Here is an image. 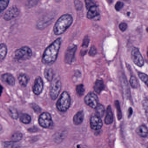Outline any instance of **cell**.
I'll return each instance as SVG.
<instances>
[{
	"instance_id": "37",
	"label": "cell",
	"mask_w": 148,
	"mask_h": 148,
	"mask_svg": "<svg viewBox=\"0 0 148 148\" xmlns=\"http://www.w3.org/2000/svg\"><path fill=\"white\" fill-rule=\"evenodd\" d=\"M75 6L77 10H79L82 8V3L79 1H75Z\"/></svg>"
},
{
	"instance_id": "36",
	"label": "cell",
	"mask_w": 148,
	"mask_h": 148,
	"mask_svg": "<svg viewBox=\"0 0 148 148\" xmlns=\"http://www.w3.org/2000/svg\"><path fill=\"white\" fill-rule=\"evenodd\" d=\"M89 42H90V39L89 38H88V37H86L84 39V41H83L82 47H87L88 45H89Z\"/></svg>"
},
{
	"instance_id": "8",
	"label": "cell",
	"mask_w": 148,
	"mask_h": 148,
	"mask_svg": "<svg viewBox=\"0 0 148 148\" xmlns=\"http://www.w3.org/2000/svg\"><path fill=\"white\" fill-rule=\"evenodd\" d=\"M85 103L90 107L95 109L99 104V99L97 95L93 92H90L85 97Z\"/></svg>"
},
{
	"instance_id": "14",
	"label": "cell",
	"mask_w": 148,
	"mask_h": 148,
	"mask_svg": "<svg viewBox=\"0 0 148 148\" xmlns=\"http://www.w3.org/2000/svg\"><path fill=\"white\" fill-rule=\"evenodd\" d=\"M99 14L97 7L96 5L88 9L87 14V18L90 19L95 18Z\"/></svg>"
},
{
	"instance_id": "11",
	"label": "cell",
	"mask_w": 148,
	"mask_h": 148,
	"mask_svg": "<svg viewBox=\"0 0 148 148\" xmlns=\"http://www.w3.org/2000/svg\"><path fill=\"white\" fill-rule=\"evenodd\" d=\"M90 127L92 130H98L102 128L103 126V122L101 118L96 115H93L91 117L90 119Z\"/></svg>"
},
{
	"instance_id": "12",
	"label": "cell",
	"mask_w": 148,
	"mask_h": 148,
	"mask_svg": "<svg viewBox=\"0 0 148 148\" xmlns=\"http://www.w3.org/2000/svg\"><path fill=\"white\" fill-rule=\"evenodd\" d=\"M77 50V46H73L69 47L66 50L65 55V62L67 64H71L72 63L74 59V55Z\"/></svg>"
},
{
	"instance_id": "23",
	"label": "cell",
	"mask_w": 148,
	"mask_h": 148,
	"mask_svg": "<svg viewBox=\"0 0 148 148\" xmlns=\"http://www.w3.org/2000/svg\"><path fill=\"white\" fill-rule=\"evenodd\" d=\"M20 120L24 124H28L31 122V116L28 114L23 113L20 116Z\"/></svg>"
},
{
	"instance_id": "41",
	"label": "cell",
	"mask_w": 148,
	"mask_h": 148,
	"mask_svg": "<svg viewBox=\"0 0 148 148\" xmlns=\"http://www.w3.org/2000/svg\"><path fill=\"white\" fill-rule=\"evenodd\" d=\"M0 14H1V13H0Z\"/></svg>"
},
{
	"instance_id": "2",
	"label": "cell",
	"mask_w": 148,
	"mask_h": 148,
	"mask_svg": "<svg viewBox=\"0 0 148 148\" xmlns=\"http://www.w3.org/2000/svg\"><path fill=\"white\" fill-rule=\"evenodd\" d=\"M73 22V18L70 14L61 16L57 21L53 27V32L56 35L63 34L69 28Z\"/></svg>"
},
{
	"instance_id": "9",
	"label": "cell",
	"mask_w": 148,
	"mask_h": 148,
	"mask_svg": "<svg viewBox=\"0 0 148 148\" xmlns=\"http://www.w3.org/2000/svg\"><path fill=\"white\" fill-rule=\"evenodd\" d=\"M19 14L18 8L16 6H12L6 12L4 16V19L5 20L9 21L18 17Z\"/></svg>"
},
{
	"instance_id": "13",
	"label": "cell",
	"mask_w": 148,
	"mask_h": 148,
	"mask_svg": "<svg viewBox=\"0 0 148 148\" xmlns=\"http://www.w3.org/2000/svg\"><path fill=\"white\" fill-rule=\"evenodd\" d=\"M2 80L8 84L13 86L15 84V79L12 74L9 73H5L1 76Z\"/></svg>"
},
{
	"instance_id": "5",
	"label": "cell",
	"mask_w": 148,
	"mask_h": 148,
	"mask_svg": "<svg viewBox=\"0 0 148 148\" xmlns=\"http://www.w3.org/2000/svg\"><path fill=\"white\" fill-rule=\"evenodd\" d=\"M50 88V95L53 100H55L58 97L61 89V82L59 78H55L52 80Z\"/></svg>"
},
{
	"instance_id": "35",
	"label": "cell",
	"mask_w": 148,
	"mask_h": 148,
	"mask_svg": "<svg viewBox=\"0 0 148 148\" xmlns=\"http://www.w3.org/2000/svg\"><path fill=\"white\" fill-rule=\"evenodd\" d=\"M97 49L96 47L94 46H92L91 47L90 51H89V55L91 56H95L97 53Z\"/></svg>"
},
{
	"instance_id": "30",
	"label": "cell",
	"mask_w": 148,
	"mask_h": 148,
	"mask_svg": "<svg viewBox=\"0 0 148 148\" xmlns=\"http://www.w3.org/2000/svg\"><path fill=\"white\" fill-rule=\"evenodd\" d=\"M9 111L12 117L14 119H17L18 116V114L17 110L14 108H11L9 109Z\"/></svg>"
},
{
	"instance_id": "24",
	"label": "cell",
	"mask_w": 148,
	"mask_h": 148,
	"mask_svg": "<svg viewBox=\"0 0 148 148\" xmlns=\"http://www.w3.org/2000/svg\"><path fill=\"white\" fill-rule=\"evenodd\" d=\"M23 135L22 133L20 132H17L14 133L11 137L12 142H14V143H17L19 142L22 139Z\"/></svg>"
},
{
	"instance_id": "15",
	"label": "cell",
	"mask_w": 148,
	"mask_h": 148,
	"mask_svg": "<svg viewBox=\"0 0 148 148\" xmlns=\"http://www.w3.org/2000/svg\"><path fill=\"white\" fill-rule=\"evenodd\" d=\"M113 115L110 106H109L106 110V114L105 118V123L106 124H110L113 122Z\"/></svg>"
},
{
	"instance_id": "26",
	"label": "cell",
	"mask_w": 148,
	"mask_h": 148,
	"mask_svg": "<svg viewBox=\"0 0 148 148\" xmlns=\"http://www.w3.org/2000/svg\"><path fill=\"white\" fill-rule=\"evenodd\" d=\"M9 1H0V13L3 12L8 6Z\"/></svg>"
},
{
	"instance_id": "22",
	"label": "cell",
	"mask_w": 148,
	"mask_h": 148,
	"mask_svg": "<svg viewBox=\"0 0 148 148\" xmlns=\"http://www.w3.org/2000/svg\"><path fill=\"white\" fill-rule=\"evenodd\" d=\"M96 115L100 118L104 116L105 112V109L103 106L100 104H99L95 108Z\"/></svg>"
},
{
	"instance_id": "16",
	"label": "cell",
	"mask_w": 148,
	"mask_h": 148,
	"mask_svg": "<svg viewBox=\"0 0 148 148\" xmlns=\"http://www.w3.org/2000/svg\"><path fill=\"white\" fill-rule=\"evenodd\" d=\"M104 84L102 80H97L94 86V90L98 94H100L104 89Z\"/></svg>"
},
{
	"instance_id": "6",
	"label": "cell",
	"mask_w": 148,
	"mask_h": 148,
	"mask_svg": "<svg viewBox=\"0 0 148 148\" xmlns=\"http://www.w3.org/2000/svg\"><path fill=\"white\" fill-rule=\"evenodd\" d=\"M39 123L41 127L49 128L53 124L51 115L48 112H44L40 116L38 119Z\"/></svg>"
},
{
	"instance_id": "32",
	"label": "cell",
	"mask_w": 148,
	"mask_h": 148,
	"mask_svg": "<svg viewBox=\"0 0 148 148\" xmlns=\"http://www.w3.org/2000/svg\"><path fill=\"white\" fill-rule=\"evenodd\" d=\"M85 2L86 6V8L88 10L92 7L96 5L93 1H90V0H89H89H86L85 1Z\"/></svg>"
},
{
	"instance_id": "17",
	"label": "cell",
	"mask_w": 148,
	"mask_h": 148,
	"mask_svg": "<svg viewBox=\"0 0 148 148\" xmlns=\"http://www.w3.org/2000/svg\"><path fill=\"white\" fill-rule=\"evenodd\" d=\"M18 79L21 85L24 87H25L27 86L29 82V78L26 74L21 73L19 75Z\"/></svg>"
},
{
	"instance_id": "19",
	"label": "cell",
	"mask_w": 148,
	"mask_h": 148,
	"mask_svg": "<svg viewBox=\"0 0 148 148\" xmlns=\"http://www.w3.org/2000/svg\"><path fill=\"white\" fill-rule=\"evenodd\" d=\"M136 133L142 137L145 138L148 135V130L145 125H140L136 129Z\"/></svg>"
},
{
	"instance_id": "21",
	"label": "cell",
	"mask_w": 148,
	"mask_h": 148,
	"mask_svg": "<svg viewBox=\"0 0 148 148\" xmlns=\"http://www.w3.org/2000/svg\"><path fill=\"white\" fill-rule=\"evenodd\" d=\"M44 75L48 81H52L53 78V72L52 69L51 68L45 69L44 72Z\"/></svg>"
},
{
	"instance_id": "29",
	"label": "cell",
	"mask_w": 148,
	"mask_h": 148,
	"mask_svg": "<svg viewBox=\"0 0 148 148\" xmlns=\"http://www.w3.org/2000/svg\"><path fill=\"white\" fill-rule=\"evenodd\" d=\"M138 77L143 82H144L146 85H147V84H148V76H147V74L140 73H138Z\"/></svg>"
},
{
	"instance_id": "33",
	"label": "cell",
	"mask_w": 148,
	"mask_h": 148,
	"mask_svg": "<svg viewBox=\"0 0 148 148\" xmlns=\"http://www.w3.org/2000/svg\"><path fill=\"white\" fill-rule=\"evenodd\" d=\"M123 6L124 4L123 2H121V1H118V2L116 3V5H115V9H116V11L119 12V11H120V10L122 9Z\"/></svg>"
},
{
	"instance_id": "38",
	"label": "cell",
	"mask_w": 148,
	"mask_h": 148,
	"mask_svg": "<svg viewBox=\"0 0 148 148\" xmlns=\"http://www.w3.org/2000/svg\"><path fill=\"white\" fill-rule=\"evenodd\" d=\"M33 108L35 111H39V110H40V109L39 106L36 104H34V105L33 106Z\"/></svg>"
},
{
	"instance_id": "20",
	"label": "cell",
	"mask_w": 148,
	"mask_h": 148,
	"mask_svg": "<svg viewBox=\"0 0 148 148\" xmlns=\"http://www.w3.org/2000/svg\"><path fill=\"white\" fill-rule=\"evenodd\" d=\"M8 48L6 45L4 43L0 44V61H2L6 56Z\"/></svg>"
},
{
	"instance_id": "27",
	"label": "cell",
	"mask_w": 148,
	"mask_h": 148,
	"mask_svg": "<svg viewBox=\"0 0 148 148\" xmlns=\"http://www.w3.org/2000/svg\"><path fill=\"white\" fill-rule=\"evenodd\" d=\"M4 147L5 148H18V145L16 143L12 142H6L4 143Z\"/></svg>"
},
{
	"instance_id": "31",
	"label": "cell",
	"mask_w": 148,
	"mask_h": 148,
	"mask_svg": "<svg viewBox=\"0 0 148 148\" xmlns=\"http://www.w3.org/2000/svg\"><path fill=\"white\" fill-rule=\"evenodd\" d=\"M115 105L117 109V112L118 117L119 119H121L122 117V114H121V109H120V106L118 101H116L115 102Z\"/></svg>"
},
{
	"instance_id": "40",
	"label": "cell",
	"mask_w": 148,
	"mask_h": 148,
	"mask_svg": "<svg viewBox=\"0 0 148 148\" xmlns=\"http://www.w3.org/2000/svg\"><path fill=\"white\" fill-rule=\"evenodd\" d=\"M2 126H1V125H0V131L2 130Z\"/></svg>"
},
{
	"instance_id": "3",
	"label": "cell",
	"mask_w": 148,
	"mask_h": 148,
	"mask_svg": "<svg viewBox=\"0 0 148 148\" xmlns=\"http://www.w3.org/2000/svg\"><path fill=\"white\" fill-rule=\"evenodd\" d=\"M71 102V97L69 93L67 92L64 91L57 102V109L61 112L66 111L70 107Z\"/></svg>"
},
{
	"instance_id": "39",
	"label": "cell",
	"mask_w": 148,
	"mask_h": 148,
	"mask_svg": "<svg viewBox=\"0 0 148 148\" xmlns=\"http://www.w3.org/2000/svg\"><path fill=\"white\" fill-rule=\"evenodd\" d=\"M3 87L0 84V96L1 95L2 93V91H3Z\"/></svg>"
},
{
	"instance_id": "7",
	"label": "cell",
	"mask_w": 148,
	"mask_h": 148,
	"mask_svg": "<svg viewBox=\"0 0 148 148\" xmlns=\"http://www.w3.org/2000/svg\"><path fill=\"white\" fill-rule=\"evenodd\" d=\"M131 58L133 63L139 67H142L144 65V61L142 54L139 50L136 47L132 49L131 53Z\"/></svg>"
},
{
	"instance_id": "1",
	"label": "cell",
	"mask_w": 148,
	"mask_h": 148,
	"mask_svg": "<svg viewBox=\"0 0 148 148\" xmlns=\"http://www.w3.org/2000/svg\"><path fill=\"white\" fill-rule=\"evenodd\" d=\"M61 38H58L45 49L42 58L43 64L51 65L56 61L61 46Z\"/></svg>"
},
{
	"instance_id": "18",
	"label": "cell",
	"mask_w": 148,
	"mask_h": 148,
	"mask_svg": "<svg viewBox=\"0 0 148 148\" xmlns=\"http://www.w3.org/2000/svg\"><path fill=\"white\" fill-rule=\"evenodd\" d=\"M84 119V113L82 111L78 112L73 117V121L74 124L78 125L83 122Z\"/></svg>"
},
{
	"instance_id": "10",
	"label": "cell",
	"mask_w": 148,
	"mask_h": 148,
	"mask_svg": "<svg viewBox=\"0 0 148 148\" xmlns=\"http://www.w3.org/2000/svg\"><path fill=\"white\" fill-rule=\"evenodd\" d=\"M44 89V83L41 77L38 76L34 80L33 86V91L35 95H38L42 92Z\"/></svg>"
},
{
	"instance_id": "4",
	"label": "cell",
	"mask_w": 148,
	"mask_h": 148,
	"mask_svg": "<svg viewBox=\"0 0 148 148\" xmlns=\"http://www.w3.org/2000/svg\"><path fill=\"white\" fill-rule=\"evenodd\" d=\"M32 56V51L30 47L24 46L17 49L14 52V58L18 61L30 59Z\"/></svg>"
},
{
	"instance_id": "28",
	"label": "cell",
	"mask_w": 148,
	"mask_h": 148,
	"mask_svg": "<svg viewBox=\"0 0 148 148\" xmlns=\"http://www.w3.org/2000/svg\"><path fill=\"white\" fill-rule=\"evenodd\" d=\"M130 83L131 86L133 88H136L138 87V82L137 79L134 76H131L130 78Z\"/></svg>"
},
{
	"instance_id": "25",
	"label": "cell",
	"mask_w": 148,
	"mask_h": 148,
	"mask_svg": "<svg viewBox=\"0 0 148 148\" xmlns=\"http://www.w3.org/2000/svg\"><path fill=\"white\" fill-rule=\"evenodd\" d=\"M76 92L78 96H83L85 92V88L83 84H79L76 87Z\"/></svg>"
},
{
	"instance_id": "34",
	"label": "cell",
	"mask_w": 148,
	"mask_h": 148,
	"mask_svg": "<svg viewBox=\"0 0 148 148\" xmlns=\"http://www.w3.org/2000/svg\"><path fill=\"white\" fill-rule=\"evenodd\" d=\"M128 25L127 24L124 22L120 23L119 25V28L122 32H125L127 29Z\"/></svg>"
}]
</instances>
